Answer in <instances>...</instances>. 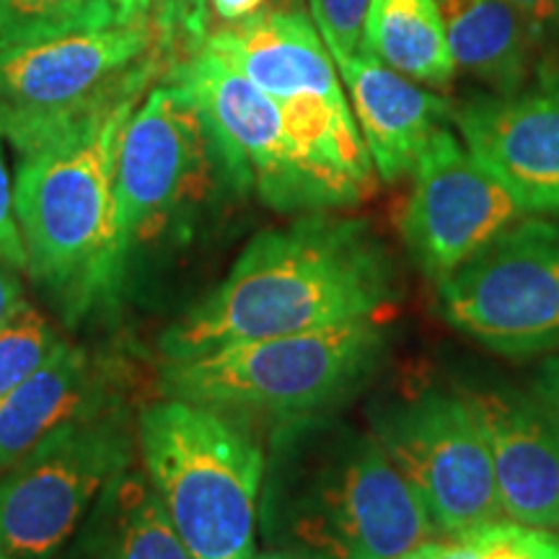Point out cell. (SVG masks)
<instances>
[{"mask_svg":"<svg viewBox=\"0 0 559 559\" xmlns=\"http://www.w3.org/2000/svg\"><path fill=\"white\" fill-rule=\"evenodd\" d=\"M394 257L362 218L306 213L247 243L228 275L158 337L160 360L347 321L379 319L396 304Z\"/></svg>","mask_w":559,"mask_h":559,"instance_id":"obj_1","label":"cell"},{"mask_svg":"<svg viewBox=\"0 0 559 559\" xmlns=\"http://www.w3.org/2000/svg\"><path fill=\"white\" fill-rule=\"evenodd\" d=\"M260 536L319 559H394L440 531L373 432L326 412L272 428Z\"/></svg>","mask_w":559,"mask_h":559,"instance_id":"obj_2","label":"cell"},{"mask_svg":"<svg viewBox=\"0 0 559 559\" xmlns=\"http://www.w3.org/2000/svg\"><path fill=\"white\" fill-rule=\"evenodd\" d=\"M140 99L19 153L13 207L26 251V275L68 326L107 309L122 293L128 262L120 247L115 164Z\"/></svg>","mask_w":559,"mask_h":559,"instance_id":"obj_3","label":"cell"},{"mask_svg":"<svg viewBox=\"0 0 559 559\" xmlns=\"http://www.w3.org/2000/svg\"><path fill=\"white\" fill-rule=\"evenodd\" d=\"M389 355L379 319L280 334L160 360V396L202 404L239 419L326 415L368 389Z\"/></svg>","mask_w":559,"mask_h":559,"instance_id":"obj_4","label":"cell"},{"mask_svg":"<svg viewBox=\"0 0 559 559\" xmlns=\"http://www.w3.org/2000/svg\"><path fill=\"white\" fill-rule=\"evenodd\" d=\"M135 428L143 469L190 559H254L264 443L247 419L160 396Z\"/></svg>","mask_w":559,"mask_h":559,"instance_id":"obj_5","label":"cell"},{"mask_svg":"<svg viewBox=\"0 0 559 559\" xmlns=\"http://www.w3.org/2000/svg\"><path fill=\"white\" fill-rule=\"evenodd\" d=\"M171 68L145 26L109 24L0 52V135L26 153L148 94Z\"/></svg>","mask_w":559,"mask_h":559,"instance_id":"obj_6","label":"cell"},{"mask_svg":"<svg viewBox=\"0 0 559 559\" xmlns=\"http://www.w3.org/2000/svg\"><path fill=\"white\" fill-rule=\"evenodd\" d=\"M368 430L425 502L440 536L456 539L506 519L485 430L459 386L425 383L376 396Z\"/></svg>","mask_w":559,"mask_h":559,"instance_id":"obj_7","label":"cell"},{"mask_svg":"<svg viewBox=\"0 0 559 559\" xmlns=\"http://www.w3.org/2000/svg\"><path fill=\"white\" fill-rule=\"evenodd\" d=\"M135 453V419L122 404L39 440L0 472V559H52L66 549Z\"/></svg>","mask_w":559,"mask_h":559,"instance_id":"obj_8","label":"cell"},{"mask_svg":"<svg viewBox=\"0 0 559 559\" xmlns=\"http://www.w3.org/2000/svg\"><path fill=\"white\" fill-rule=\"evenodd\" d=\"M215 177L223 181L200 111L177 83L156 81L130 115L117 148L115 200L124 262L185 228Z\"/></svg>","mask_w":559,"mask_h":559,"instance_id":"obj_9","label":"cell"},{"mask_svg":"<svg viewBox=\"0 0 559 559\" xmlns=\"http://www.w3.org/2000/svg\"><path fill=\"white\" fill-rule=\"evenodd\" d=\"M453 330L508 358L559 355V223L526 215L438 285Z\"/></svg>","mask_w":559,"mask_h":559,"instance_id":"obj_10","label":"cell"},{"mask_svg":"<svg viewBox=\"0 0 559 559\" xmlns=\"http://www.w3.org/2000/svg\"><path fill=\"white\" fill-rule=\"evenodd\" d=\"M164 79L200 111L226 187L254 192L275 213H324L272 96L205 45L174 62Z\"/></svg>","mask_w":559,"mask_h":559,"instance_id":"obj_11","label":"cell"},{"mask_svg":"<svg viewBox=\"0 0 559 559\" xmlns=\"http://www.w3.org/2000/svg\"><path fill=\"white\" fill-rule=\"evenodd\" d=\"M400 230L412 262L430 283L440 285L526 210L487 169L464 140L440 128L412 169Z\"/></svg>","mask_w":559,"mask_h":559,"instance_id":"obj_12","label":"cell"},{"mask_svg":"<svg viewBox=\"0 0 559 559\" xmlns=\"http://www.w3.org/2000/svg\"><path fill=\"white\" fill-rule=\"evenodd\" d=\"M451 122L526 215H559V73L513 94H474L453 104Z\"/></svg>","mask_w":559,"mask_h":559,"instance_id":"obj_13","label":"cell"},{"mask_svg":"<svg viewBox=\"0 0 559 559\" xmlns=\"http://www.w3.org/2000/svg\"><path fill=\"white\" fill-rule=\"evenodd\" d=\"M477 412L508 521L551 528L559 515V407L531 386H459Z\"/></svg>","mask_w":559,"mask_h":559,"instance_id":"obj_14","label":"cell"},{"mask_svg":"<svg viewBox=\"0 0 559 559\" xmlns=\"http://www.w3.org/2000/svg\"><path fill=\"white\" fill-rule=\"evenodd\" d=\"M120 360L62 337L55 353L0 400V472L75 419L122 404Z\"/></svg>","mask_w":559,"mask_h":559,"instance_id":"obj_15","label":"cell"},{"mask_svg":"<svg viewBox=\"0 0 559 559\" xmlns=\"http://www.w3.org/2000/svg\"><path fill=\"white\" fill-rule=\"evenodd\" d=\"M334 66L379 179L386 185L407 179L430 138L449 128L453 104L366 47Z\"/></svg>","mask_w":559,"mask_h":559,"instance_id":"obj_16","label":"cell"},{"mask_svg":"<svg viewBox=\"0 0 559 559\" xmlns=\"http://www.w3.org/2000/svg\"><path fill=\"white\" fill-rule=\"evenodd\" d=\"M205 47L277 104L309 96H347L311 13L296 3L288 9H264L239 24H223L207 34Z\"/></svg>","mask_w":559,"mask_h":559,"instance_id":"obj_17","label":"cell"},{"mask_svg":"<svg viewBox=\"0 0 559 559\" xmlns=\"http://www.w3.org/2000/svg\"><path fill=\"white\" fill-rule=\"evenodd\" d=\"M438 9L459 70L492 94L528 86L542 34L510 0H438Z\"/></svg>","mask_w":559,"mask_h":559,"instance_id":"obj_18","label":"cell"},{"mask_svg":"<svg viewBox=\"0 0 559 559\" xmlns=\"http://www.w3.org/2000/svg\"><path fill=\"white\" fill-rule=\"evenodd\" d=\"M79 559H190L143 466L102 489L75 534Z\"/></svg>","mask_w":559,"mask_h":559,"instance_id":"obj_19","label":"cell"},{"mask_svg":"<svg viewBox=\"0 0 559 559\" xmlns=\"http://www.w3.org/2000/svg\"><path fill=\"white\" fill-rule=\"evenodd\" d=\"M366 50L396 73L443 91L456 75L438 0H370Z\"/></svg>","mask_w":559,"mask_h":559,"instance_id":"obj_20","label":"cell"},{"mask_svg":"<svg viewBox=\"0 0 559 559\" xmlns=\"http://www.w3.org/2000/svg\"><path fill=\"white\" fill-rule=\"evenodd\" d=\"M117 24L115 0H0V52Z\"/></svg>","mask_w":559,"mask_h":559,"instance_id":"obj_21","label":"cell"},{"mask_svg":"<svg viewBox=\"0 0 559 559\" xmlns=\"http://www.w3.org/2000/svg\"><path fill=\"white\" fill-rule=\"evenodd\" d=\"M120 24L145 26L174 62L198 52L210 29L207 0H115Z\"/></svg>","mask_w":559,"mask_h":559,"instance_id":"obj_22","label":"cell"},{"mask_svg":"<svg viewBox=\"0 0 559 559\" xmlns=\"http://www.w3.org/2000/svg\"><path fill=\"white\" fill-rule=\"evenodd\" d=\"M62 337L47 317L26 300L0 326V400L26 381L55 353Z\"/></svg>","mask_w":559,"mask_h":559,"instance_id":"obj_23","label":"cell"},{"mask_svg":"<svg viewBox=\"0 0 559 559\" xmlns=\"http://www.w3.org/2000/svg\"><path fill=\"white\" fill-rule=\"evenodd\" d=\"M368 9L370 0H309L313 24L334 62L366 47Z\"/></svg>","mask_w":559,"mask_h":559,"instance_id":"obj_24","label":"cell"},{"mask_svg":"<svg viewBox=\"0 0 559 559\" xmlns=\"http://www.w3.org/2000/svg\"><path fill=\"white\" fill-rule=\"evenodd\" d=\"M438 559H528L523 549V526L500 519L472 534L445 539Z\"/></svg>","mask_w":559,"mask_h":559,"instance_id":"obj_25","label":"cell"},{"mask_svg":"<svg viewBox=\"0 0 559 559\" xmlns=\"http://www.w3.org/2000/svg\"><path fill=\"white\" fill-rule=\"evenodd\" d=\"M0 257L16 264L26 275V251L24 241H21L16 207H13V179L9 174V166H5L3 148H0Z\"/></svg>","mask_w":559,"mask_h":559,"instance_id":"obj_26","label":"cell"},{"mask_svg":"<svg viewBox=\"0 0 559 559\" xmlns=\"http://www.w3.org/2000/svg\"><path fill=\"white\" fill-rule=\"evenodd\" d=\"M21 275H24V272H21L16 264H11L5 257H0V326L26 304Z\"/></svg>","mask_w":559,"mask_h":559,"instance_id":"obj_27","label":"cell"},{"mask_svg":"<svg viewBox=\"0 0 559 559\" xmlns=\"http://www.w3.org/2000/svg\"><path fill=\"white\" fill-rule=\"evenodd\" d=\"M510 3L536 26L542 39L547 34L559 37V0H510Z\"/></svg>","mask_w":559,"mask_h":559,"instance_id":"obj_28","label":"cell"},{"mask_svg":"<svg viewBox=\"0 0 559 559\" xmlns=\"http://www.w3.org/2000/svg\"><path fill=\"white\" fill-rule=\"evenodd\" d=\"M210 16H215L223 24H239L257 13L264 11L267 0H207Z\"/></svg>","mask_w":559,"mask_h":559,"instance_id":"obj_29","label":"cell"},{"mask_svg":"<svg viewBox=\"0 0 559 559\" xmlns=\"http://www.w3.org/2000/svg\"><path fill=\"white\" fill-rule=\"evenodd\" d=\"M523 549L528 559H559V534L551 528L523 526Z\"/></svg>","mask_w":559,"mask_h":559,"instance_id":"obj_30","label":"cell"},{"mask_svg":"<svg viewBox=\"0 0 559 559\" xmlns=\"http://www.w3.org/2000/svg\"><path fill=\"white\" fill-rule=\"evenodd\" d=\"M531 389L539 391L544 400H549L555 407H559V355H549L542 358L539 366L534 370V379L528 383Z\"/></svg>","mask_w":559,"mask_h":559,"instance_id":"obj_31","label":"cell"},{"mask_svg":"<svg viewBox=\"0 0 559 559\" xmlns=\"http://www.w3.org/2000/svg\"><path fill=\"white\" fill-rule=\"evenodd\" d=\"M443 547H445V539H443V536H440V539L419 544V547L404 551V555L394 557V559H438L440 551H443Z\"/></svg>","mask_w":559,"mask_h":559,"instance_id":"obj_32","label":"cell"},{"mask_svg":"<svg viewBox=\"0 0 559 559\" xmlns=\"http://www.w3.org/2000/svg\"><path fill=\"white\" fill-rule=\"evenodd\" d=\"M254 559H319V557L304 555V551H293V549H275V547H267L264 551H257Z\"/></svg>","mask_w":559,"mask_h":559,"instance_id":"obj_33","label":"cell"},{"mask_svg":"<svg viewBox=\"0 0 559 559\" xmlns=\"http://www.w3.org/2000/svg\"><path fill=\"white\" fill-rule=\"evenodd\" d=\"M551 531H557V534H559V515H557V521H555V526H551Z\"/></svg>","mask_w":559,"mask_h":559,"instance_id":"obj_34","label":"cell"}]
</instances>
